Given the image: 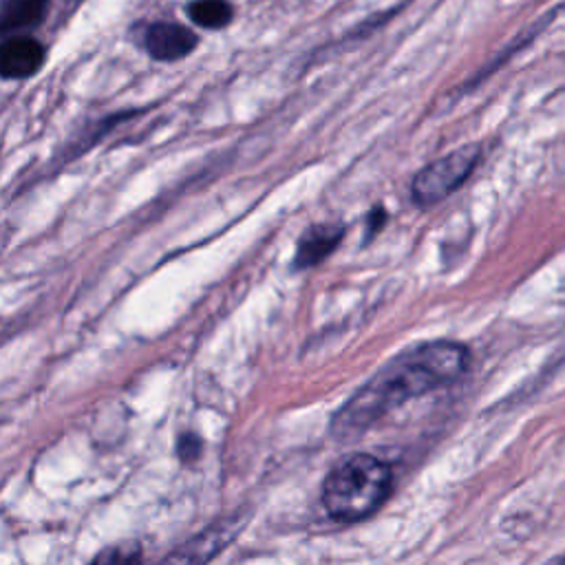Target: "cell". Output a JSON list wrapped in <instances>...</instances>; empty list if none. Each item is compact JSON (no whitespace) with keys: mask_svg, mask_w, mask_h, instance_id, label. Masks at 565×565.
Masks as SVG:
<instances>
[{"mask_svg":"<svg viewBox=\"0 0 565 565\" xmlns=\"http://www.w3.org/2000/svg\"><path fill=\"white\" fill-rule=\"evenodd\" d=\"M90 565H143V558L141 550L135 543H124L102 550Z\"/></svg>","mask_w":565,"mask_h":565,"instance_id":"cell-10","label":"cell"},{"mask_svg":"<svg viewBox=\"0 0 565 565\" xmlns=\"http://www.w3.org/2000/svg\"><path fill=\"white\" fill-rule=\"evenodd\" d=\"M393 475L386 461L358 452L342 459L322 483V505L335 521H362L391 494Z\"/></svg>","mask_w":565,"mask_h":565,"instance_id":"cell-2","label":"cell"},{"mask_svg":"<svg viewBox=\"0 0 565 565\" xmlns=\"http://www.w3.org/2000/svg\"><path fill=\"white\" fill-rule=\"evenodd\" d=\"M479 157H481V146L466 143V146H459V148L446 152L444 157L430 161L415 174V179L411 183L413 201L422 207L439 203L470 177Z\"/></svg>","mask_w":565,"mask_h":565,"instance_id":"cell-3","label":"cell"},{"mask_svg":"<svg viewBox=\"0 0 565 565\" xmlns=\"http://www.w3.org/2000/svg\"><path fill=\"white\" fill-rule=\"evenodd\" d=\"M342 236H344V225L340 223H318L307 227L296 247V258H294L296 267L305 269L322 263L340 245Z\"/></svg>","mask_w":565,"mask_h":565,"instance_id":"cell-7","label":"cell"},{"mask_svg":"<svg viewBox=\"0 0 565 565\" xmlns=\"http://www.w3.org/2000/svg\"><path fill=\"white\" fill-rule=\"evenodd\" d=\"M51 9V0H2L0 2V38L24 35L38 29Z\"/></svg>","mask_w":565,"mask_h":565,"instance_id":"cell-8","label":"cell"},{"mask_svg":"<svg viewBox=\"0 0 565 565\" xmlns=\"http://www.w3.org/2000/svg\"><path fill=\"white\" fill-rule=\"evenodd\" d=\"M46 64V46L31 35H9L0 40V79L35 77Z\"/></svg>","mask_w":565,"mask_h":565,"instance_id":"cell-6","label":"cell"},{"mask_svg":"<svg viewBox=\"0 0 565 565\" xmlns=\"http://www.w3.org/2000/svg\"><path fill=\"white\" fill-rule=\"evenodd\" d=\"M470 366V351L457 342H426L408 349L382 366L335 413L331 433L351 439L373 426L388 411L459 380Z\"/></svg>","mask_w":565,"mask_h":565,"instance_id":"cell-1","label":"cell"},{"mask_svg":"<svg viewBox=\"0 0 565 565\" xmlns=\"http://www.w3.org/2000/svg\"><path fill=\"white\" fill-rule=\"evenodd\" d=\"M369 223V234H375L382 225H384V221H386V212L382 210V207H375V210H371L369 212V218H366Z\"/></svg>","mask_w":565,"mask_h":565,"instance_id":"cell-11","label":"cell"},{"mask_svg":"<svg viewBox=\"0 0 565 565\" xmlns=\"http://www.w3.org/2000/svg\"><path fill=\"white\" fill-rule=\"evenodd\" d=\"M243 516L234 514L230 519H221L199 532L196 536L181 543L177 550H172L166 558H161L157 565H207L221 550L230 545V541L236 536V532L243 527Z\"/></svg>","mask_w":565,"mask_h":565,"instance_id":"cell-4","label":"cell"},{"mask_svg":"<svg viewBox=\"0 0 565 565\" xmlns=\"http://www.w3.org/2000/svg\"><path fill=\"white\" fill-rule=\"evenodd\" d=\"M185 15L192 24L205 31H223L234 22L236 9L230 0H190Z\"/></svg>","mask_w":565,"mask_h":565,"instance_id":"cell-9","label":"cell"},{"mask_svg":"<svg viewBox=\"0 0 565 565\" xmlns=\"http://www.w3.org/2000/svg\"><path fill=\"white\" fill-rule=\"evenodd\" d=\"M563 565H565V561H563Z\"/></svg>","mask_w":565,"mask_h":565,"instance_id":"cell-12","label":"cell"},{"mask_svg":"<svg viewBox=\"0 0 565 565\" xmlns=\"http://www.w3.org/2000/svg\"><path fill=\"white\" fill-rule=\"evenodd\" d=\"M141 44L154 62H179L194 53L199 46V35L185 24L157 20L146 26Z\"/></svg>","mask_w":565,"mask_h":565,"instance_id":"cell-5","label":"cell"}]
</instances>
